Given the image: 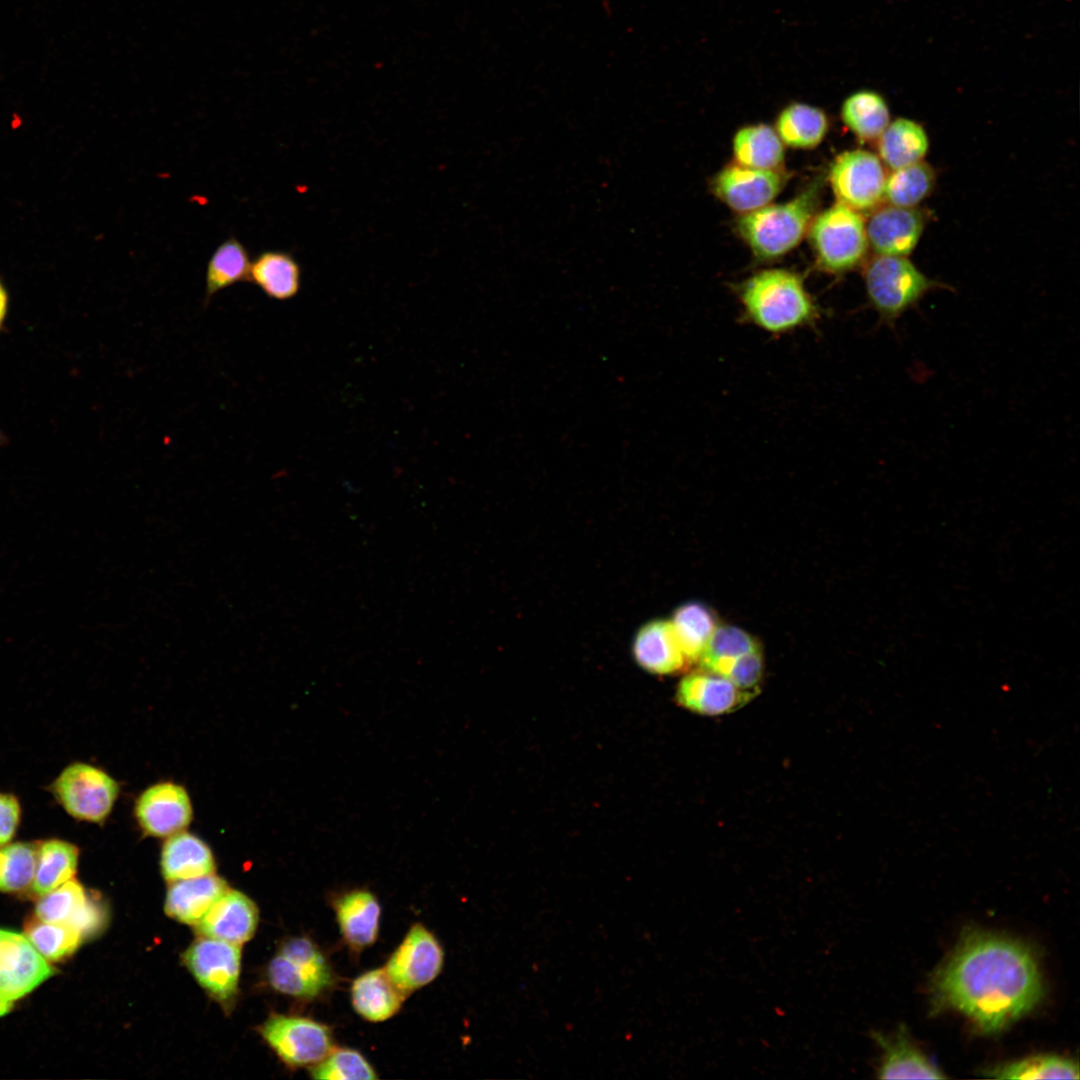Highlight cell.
Instances as JSON below:
<instances>
[{
  "label": "cell",
  "mask_w": 1080,
  "mask_h": 1080,
  "mask_svg": "<svg viewBox=\"0 0 1080 1080\" xmlns=\"http://www.w3.org/2000/svg\"><path fill=\"white\" fill-rule=\"evenodd\" d=\"M935 999L968 1017L983 1033H996L1024 1016L1043 995L1031 951L1014 940L966 933L933 979Z\"/></svg>",
  "instance_id": "obj_1"
},
{
  "label": "cell",
  "mask_w": 1080,
  "mask_h": 1080,
  "mask_svg": "<svg viewBox=\"0 0 1080 1080\" xmlns=\"http://www.w3.org/2000/svg\"><path fill=\"white\" fill-rule=\"evenodd\" d=\"M740 320L772 336L800 329H817L823 309L808 292L802 277L782 268L759 271L737 286Z\"/></svg>",
  "instance_id": "obj_2"
},
{
  "label": "cell",
  "mask_w": 1080,
  "mask_h": 1080,
  "mask_svg": "<svg viewBox=\"0 0 1080 1080\" xmlns=\"http://www.w3.org/2000/svg\"><path fill=\"white\" fill-rule=\"evenodd\" d=\"M816 193L808 189L788 202L741 214L738 232L757 258L775 259L799 244L813 220Z\"/></svg>",
  "instance_id": "obj_3"
},
{
  "label": "cell",
  "mask_w": 1080,
  "mask_h": 1080,
  "mask_svg": "<svg viewBox=\"0 0 1080 1080\" xmlns=\"http://www.w3.org/2000/svg\"><path fill=\"white\" fill-rule=\"evenodd\" d=\"M864 282L879 323L895 328L898 320L932 289L943 287L920 271L907 256L877 255L866 265Z\"/></svg>",
  "instance_id": "obj_4"
},
{
  "label": "cell",
  "mask_w": 1080,
  "mask_h": 1080,
  "mask_svg": "<svg viewBox=\"0 0 1080 1080\" xmlns=\"http://www.w3.org/2000/svg\"><path fill=\"white\" fill-rule=\"evenodd\" d=\"M808 232L818 265L831 274L855 268L869 246L861 213L839 202L813 218Z\"/></svg>",
  "instance_id": "obj_5"
},
{
  "label": "cell",
  "mask_w": 1080,
  "mask_h": 1080,
  "mask_svg": "<svg viewBox=\"0 0 1080 1080\" xmlns=\"http://www.w3.org/2000/svg\"><path fill=\"white\" fill-rule=\"evenodd\" d=\"M267 977L276 991L312 1000L336 982L333 967L319 946L308 937L286 940L268 965Z\"/></svg>",
  "instance_id": "obj_6"
},
{
  "label": "cell",
  "mask_w": 1080,
  "mask_h": 1080,
  "mask_svg": "<svg viewBox=\"0 0 1080 1080\" xmlns=\"http://www.w3.org/2000/svg\"><path fill=\"white\" fill-rule=\"evenodd\" d=\"M119 790L105 771L80 762L67 766L51 786L55 799L70 816L92 823L106 820Z\"/></svg>",
  "instance_id": "obj_7"
},
{
  "label": "cell",
  "mask_w": 1080,
  "mask_h": 1080,
  "mask_svg": "<svg viewBox=\"0 0 1080 1080\" xmlns=\"http://www.w3.org/2000/svg\"><path fill=\"white\" fill-rule=\"evenodd\" d=\"M260 1033L288 1066H313L334 1047L331 1028L314 1019L275 1014L260 1027Z\"/></svg>",
  "instance_id": "obj_8"
},
{
  "label": "cell",
  "mask_w": 1080,
  "mask_h": 1080,
  "mask_svg": "<svg viewBox=\"0 0 1080 1080\" xmlns=\"http://www.w3.org/2000/svg\"><path fill=\"white\" fill-rule=\"evenodd\" d=\"M880 158L867 150L844 151L833 161L829 181L839 203L858 212L884 199L886 172Z\"/></svg>",
  "instance_id": "obj_9"
},
{
  "label": "cell",
  "mask_w": 1080,
  "mask_h": 1080,
  "mask_svg": "<svg viewBox=\"0 0 1080 1080\" xmlns=\"http://www.w3.org/2000/svg\"><path fill=\"white\" fill-rule=\"evenodd\" d=\"M54 974L26 936L0 929V1016Z\"/></svg>",
  "instance_id": "obj_10"
},
{
  "label": "cell",
  "mask_w": 1080,
  "mask_h": 1080,
  "mask_svg": "<svg viewBox=\"0 0 1080 1080\" xmlns=\"http://www.w3.org/2000/svg\"><path fill=\"white\" fill-rule=\"evenodd\" d=\"M444 951L435 935L422 923L410 926L383 967L392 982L407 996L441 973Z\"/></svg>",
  "instance_id": "obj_11"
},
{
  "label": "cell",
  "mask_w": 1080,
  "mask_h": 1080,
  "mask_svg": "<svg viewBox=\"0 0 1080 1080\" xmlns=\"http://www.w3.org/2000/svg\"><path fill=\"white\" fill-rule=\"evenodd\" d=\"M239 945L201 937L184 952L186 967L215 999L227 1002L237 992L240 975Z\"/></svg>",
  "instance_id": "obj_12"
},
{
  "label": "cell",
  "mask_w": 1080,
  "mask_h": 1080,
  "mask_svg": "<svg viewBox=\"0 0 1080 1080\" xmlns=\"http://www.w3.org/2000/svg\"><path fill=\"white\" fill-rule=\"evenodd\" d=\"M783 183V176L777 170L750 168L735 162L714 177L712 189L732 210L745 214L770 204Z\"/></svg>",
  "instance_id": "obj_13"
},
{
  "label": "cell",
  "mask_w": 1080,
  "mask_h": 1080,
  "mask_svg": "<svg viewBox=\"0 0 1080 1080\" xmlns=\"http://www.w3.org/2000/svg\"><path fill=\"white\" fill-rule=\"evenodd\" d=\"M135 816L144 834L169 837L190 824L193 810L184 787L161 782L150 786L138 797Z\"/></svg>",
  "instance_id": "obj_14"
},
{
  "label": "cell",
  "mask_w": 1080,
  "mask_h": 1080,
  "mask_svg": "<svg viewBox=\"0 0 1080 1080\" xmlns=\"http://www.w3.org/2000/svg\"><path fill=\"white\" fill-rule=\"evenodd\" d=\"M925 217L915 207L887 205L866 222L868 245L877 255L907 256L918 244Z\"/></svg>",
  "instance_id": "obj_15"
},
{
  "label": "cell",
  "mask_w": 1080,
  "mask_h": 1080,
  "mask_svg": "<svg viewBox=\"0 0 1080 1080\" xmlns=\"http://www.w3.org/2000/svg\"><path fill=\"white\" fill-rule=\"evenodd\" d=\"M258 909L242 892L227 889L195 925L201 937L241 945L256 930Z\"/></svg>",
  "instance_id": "obj_16"
},
{
  "label": "cell",
  "mask_w": 1080,
  "mask_h": 1080,
  "mask_svg": "<svg viewBox=\"0 0 1080 1080\" xmlns=\"http://www.w3.org/2000/svg\"><path fill=\"white\" fill-rule=\"evenodd\" d=\"M754 695L721 675L703 670L681 680L676 699L681 706L693 712L715 716L739 709Z\"/></svg>",
  "instance_id": "obj_17"
},
{
  "label": "cell",
  "mask_w": 1080,
  "mask_h": 1080,
  "mask_svg": "<svg viewBox=\"0 0 1080 1080\" xmlns=\"http://www.w3.org/2000/svg\"><path fill=\"white\" fill-rule=\"evenodd\" d=\"M332 906L341 936L352 951L360 952L376 942L381 906L374 893L352 889L337 895Z\"/></svg>",
  "instance_id": "obj_18"
},
{
  "label": "cell",
  "mask_w": 1080,
  "mask_h": 1080,
  "mask_svg": "<svg viewBox=\"0 0 1080 1080\" xmlns=\"http://www.w3.org/2000/svg\"><path fill=\"white\" fill-rule=\"evenodd\" d=\"M35 915L46 922L70 924L83 936L97 925L100 907L78 881L70 879L40 897Z\"/></svg>",
  "instance_id": "obj_19"
},
{
  "label": "cell",
  "mask_w": 1080,
  "mask_h": 1080,
  "mask_svg": "<svg viewBox=\"0 0 1080 1080\" xmlns=\"http://www.w3.org/2000/svg\"><path fill=\"white\" fill-rule=\"evenodd\" d=\"M872 1037L883 1054L877 1077L880 1079H942L945 1076L909 1039L904 1028L884 1035L873 1032Z\"/></svg>",
  "instance_id": "obj_20"
},
{
  "label": "cell",
  "mask_w": 1080,
  "mask_h": 1080,
  "mask_svg": "<svg viewBox=\"0 0 1080 1080\" xmlns=\"http://www.w3.org/2000/svg\"><path fill=\"white\" fill-rule=\"evenodd\" d=\"M407 995L389 978L384 968H375L356 977L350 988L355 1012L369 1022H383L396 1015Z\"/></svg>",
  "instance_id": "obj_21"
},
{
  "label": "cell",
  "mask_w": 1080,
  "mask_h": 1080,
  "mask_svg": "<svg viewBox=\"0 0 1080 1080\" xmlns=\"http://www.w3.org/2000/svg\"><path fill=\"white\" fill-rule=\"evenodd\" d=\"M214 874L173 881L165 900V912L179 922L196 925L211 905L228 889Z\"/></svg>",
  "instance_id": "obj_22"
},
{
  "label": "cell",
  "mask_w": 1080,
  "mask_h": 1080,
  "mask_svg": "<svg viewBox=\"0 0 1080 1080\" xmlns=\"http://www.w3.org/2000/svg\"><path fill=\"white\" fill-rule=\"evenodd\" d=\"M633 655L642 668L660 675L677 672L686 661L668 620L644 625L635 637Z\"/></svg>",
  "instance_id": "obj_23"
},
{
  "label": "cell",
  "mask_w": 1080,
  "mask_h": 1080,
  "mask_svg": "<svg viewBox=\"0 0 1080 1080\" xmlns=\"http://www.w3.org/2000/svg\"><path fill=\"white\" fill-rule=\"evenodd\" d=\"M161 872L170 882L213 874L215 860L209 846L188 832L168 837L161 851Z\"/></svg>",
  "instance_id": "obj_24"
},
{
  "label": "cell",
  "mask_w": 1080,
  "mask_h": 1080,
  "mask_svg": "<svg viewBox=\"0 0 1080 1080\" xmlns=\"http://www.w3.org/2000/svg\"><path fill=\"white\" fill-rule=\"evenodd\" d=\"M301 275L293 255L283 250H265L251 261L248 282L270 299L287 301L299 293Z\"/></svg>",
  "instance_id": "obj_25"
},
{
  "label": "cell",
  "mask_w": 1080,
  "mask_h": 1080,
  "mask_svg": "<svg viewBox=\"0 0 1080 1080\" xmlns=\"http://www.w3.org/2000/svg\"><path fill=\"white\" fill-rule=\"evenodd\" d=\"M877 140L878 157L891 171L922 161L929 149L923 126L904 117L890 121Z\"/></svg>",
  "instance_id": "obj_26"
},
{
  "label": "cell",
  "mask_w": 1080,
  "mask_h": 1080,
  "mask_svg": "<svg viewBox=\"0 0 1080 1080\" xmlns=\"http://www.w3.org/2000/svg\"><path fill=\"white\" fill-rule=\"evenodd\" d=\"M732 151L736 163L762 170H777L785 155L775 129L763 123L740 128L733 137Z\"/></svg>",
  "instance_id": "obj_27"
},
{
  "label": "cell",
  "mask_w": 1080,
  "mask_h": 1080,
  "mask_svg": "<svg viewBox=\"0 0 1080 1080\" xmlns=\"http://www.w3.org/2000/svg\"><path fill=\"white\" fill-rule=\"evenodd\" d=\"M829 128L823 110L806 103H791L777 116L775 131L784 145L796 149H811L825 138Z\"/></svg>",
  "instance_id": "obj_28"
},
{
  "label": "cell",
  "mask_w": 1080,
  "mask_h": 1080,
  "mask_svg": "<svg viewBox=\"0 0 1080 1080\" xmlns=\"http://www.w3.org/2000/svg\"><path fill=\"white\" fill-rule=\"evenodd\" d=\"M251 259L245 245L230 236L213 251L206 269L204 305L218 292L249 279Z\"/></svg>",
  "instance_id": "obj_29"
},
{
  "label": "cell",
  "mask_w": 1080,
  "mask_h": 1080,
  "mask_svg": "<svg viewBox=\"0 0 1080 1080\" xmlns=\"http://www.w3.org/2000/svg\"><path fill=\"white\" fill-rule=\"evenodd\" d=\"M78 858V848L68 841L49 839L41 842L31 893L41 897L72 879Z\"/></svg>",
  "instance_id": "obj_30"
},
{
  "label": "cell",
  "mask_w": 1080,
  "mask_h": 1080,
  "mask_svg": "<svg viewBox=\"0 0 1080 1080\" xmlns=\"http://www.w3.org/2000/svg\"><path fill=\"white\" fill-rule=\"evenodd\" d=\"M846 127L861 141L877 140L890 122V110L884 97L872 90L850 94L841 106Z\"/></svg>",
  "instance_id": "obj_31"
},
{
  "label": "cell",
  "mask_w": 1080,
  "mask_h": 1080,
  "mask_svg": "<svg viewBox=\"0 0 1080 1080\" xmlns=\"http://www.w3.org/2000/svg\"><path fill=\"white\" fill-rule=\"evenodd\" d=\"M670 622L685 659L698 661L717 627L712 610L701 603H687L675 611Z\"/></svg>",
  "instance_id": "obj_32"
},
{
  "label": "cell",
  "mask_w": 1080,
  "mask_h": 1080,
  "mask_svg": "<svg viewBox=\"0 0 1080 1080\" xmlns=\"http://www.w3.org/2000/svg\"><path fill=\"white\" fill-rule=\"evenodd\" d=\"M759 649L758 643L744 630L717 625L698 661L703 670L723 676L734 660Z\"/></svg>",
  "instance_id": "obj_33"
},
{
  "label": "cell",
  "mask_w": 1080,
  "mask_h": 1080,
  "mask_svg": "<svg viewBox=\"0 0 1080 1080\" xmlns=\"http://www.w3.org/2000/svg\"><path fill=\"white\" fill-rule=\"evenodd\" d=\"M934 183L935 173L923 161L898 168L886 178L884 199L890 205L915 207L932 191Z\"/></svg>",
  "instance_id": "obj_34"
},
{
  "label": "cell",
  "mask_w": 1080,
  "mask_h": 1080,
  "mask_svg": "<svg viewBox=\"0 0 1080 1080\" xmlns=\"http://www.w3.org/2000/svg\"><path fill=\"white\" fill-rule=\"evenodd\" d=\"M997 1079H1078V1064L1058 1055H1037L986 1070Z\"/></svg>",
  "instance_id": "obj_35"
},
{
  "label": "cell",
  "mask_w": 1080,
  "mask_h": 1080,
  "mask_svg": "<svg viewBox=\"0 0 1080 1080\" xmlns=\"http://www.w3.org/2000/svg\"><path fill=\"white\" fill-rule=\"evenodd\" d=\"M24 932L35 949L50 961L71 956L83 939L81 932L70 924L46 922L37 917L26 921Z\"/></svg>",
  "instance_id": "obj_36"
},
{
  "label": "cell",
  "mask_w": 1080,
  "mask_h": 1080,
  "mask_svg": "<svg viewBox=\"0 0 1080 1080\" xmlns=\"http://www.w3.org/2000/svg\"><path fill=\"white\" fill-rule=\"evenodd\" d=\"M39 842H14L0 847V892H23L33 883Z\"/></svg>",
  "instance_id": "obj_37"
},
{
  "label": "cell",
  "mask_w": 1080,
  "mask_h": 1080,
  "mask_svg": "<svg viewBox=\"0 0 1080 1080\" xmlns=\"http://www.w3.org/2000/svg\"><path fill=\"white\" fill-rule=\"evenodd\" d=\"M314 1079L360 1080L376 1079L377 1073L357 1050L333 1048L320 1062L310 1067Z\"/></svg>",
  "instance_id": "obj_38"
},
{
  "label": "cell",
  "mask_w": 1080,
  "mask_h": 1080,
  "mask_svg": "<svg viewBox=\"0 0 1080 1080\" xmlns=\"http://www.w3.org/2000/svg\"><path fill=\"white\" fill-rule=\"evenodd\" d=\"M763 669V656L759 649L734 660L723 677L730 680L738 688L757 694L762 680Z\"/></svg>",
  "instance_id": "obj_39"
},
{
  "label": "cell",
  "mask_w": 1080,
  "mask_h": 1080,
  "mask_svg": "<svg viewBox=\"0 0 1080 1080\" xmlns=\"http://www.w3.org/2000/svg\"><path fill=\"white\" fill-rule=\"evenodd\" d=\"M20 815L21 809L17 798L12 794L0 793V847L13 838Z\"/></svg>",
  "instance_id": "obj_40"
},
{
  "label": "cell",
  "mask_w": 1080,
  "mask_h": 1080,
  "mask_svg": "<svg viewBox=\"0 0 1080 1080\" xmlns=\"http://www.w3.org/2000/svg\"><path fill=\"white\" fill-rule=\"evenodd\" d=\"M7 310V294L0 284V326L3 322Z\"/></svg>",
  "instance_id": "obj_41"
}]
</instances>
